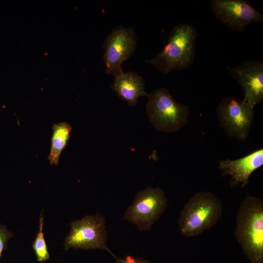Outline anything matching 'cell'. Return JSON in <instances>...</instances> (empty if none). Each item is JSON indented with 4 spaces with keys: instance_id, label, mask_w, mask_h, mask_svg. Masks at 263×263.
I'll use <instances>...</instances> for the list:
<instances>
[{
    "instance_id": "obj_1",
    "label": "cell",
    "mask_w": 263,
    "mask_h": 263,
    "mask_svg": "<svg viewBox=\"0 0 263 263\" xmlns=\"http://www.w3.org/2000/svg\"><path fill=\"white\" fill-rule=\"evenodd\" d=\"M235 236L251 263H263V201L247 195L239 207Z\"/></svg>"
},
{
    "instance_id": "obj_2",
    "label": "cell",
    "mask_w": 263,
    "mask_h": 263,
    "mask_svg": "<svg viewBox=\"0 0 263 263\" xmlns=\"http://www.w3.org/2000/svg\"><path fill=\"white\" fill-rule=\"evenodd\" d=\"M197 36L192 25L182 23L175 26L163 49L147 62L165 75L188 69L194 60Z\"/></svg>"
},
{
    "instance_id": "obj_3",
    "label": "cell",
    "mask_w": 263,
    "mask_h": 263,
    "mask_svg": "<svg viewBox=\"0 0 263 263\" xmlns=\"http://www.w3.org/2000/svg\"><path fill=\"white\" fill-rule=\"evenodd\" d=\"M221 201L209 191L195 193L184 205L178 220L181 234L197 236L215 225L221 216Z\"/></svg>"
},
{
    "instance_id": "obj_4",
    "label": "cell",
    "mask_w": 263,
    "mask_h": 263,
    "mask_svg": "<svg viewBox=\"0 0 263 263\" xmlns=\"http://www.w3.org/2000/svg\"><path fill=\"white\" fill-rule=\"evenodd\" d=\"M148 97L147 116L158 131L175 132L187 123L189 114L188 106L177 102L167 89L158 88L148 94Z\"/></svg>"
},
{
    "instance_id": "obj_5",
    "label": "cell",
    "mask_w": 263,
    "mask_h": 263,
    "mask_svg": "<svg viewBox=\"0 0 263 263\" xmlns=\"http://www.w3.org/2000/svg\"><path fill=\"white\" fill-rule=\"evenodd\" d=\"M167 206L168 200L163 190L149 186L136 194L122 220L133 223L140 231H147L164 213Z\"/></svg>"
},
{
    "instance_id": "obj_6",
    "label": "cell",
    "mask_w": 263,
    "mask_h": 263,
    "mask_svg": "<svg viewBox=\"0 0 263 263\" xmlns=\"http://www.w3.org/2000/svg\"><path fill=\"white\" fill-rule=\"evenodd\" d=\"M71 229L64 242L65 249H102L109 252L106 245L105 221L101 216L87 215L70 224Z\"/></svg>"
},
{
    "instance_id": "obj_7",
    "label": "cell",
    "mask_w": 263,
    "mask_h": 263,
    "mask_svg": "<svg viewBox=\"0 0 263 263\" xmlns=\"http://www.w3.org/2000/svg\"><path fill=\"white\" fill-rule=\"evenodd\" d=\"M137 38L134 29L119 25L106 37L103 43L105 73L114 77L123 72L122 64L135 50Z\"/></svg>"
},
{
    "instance_id": "obj_8",
    "label": "cell",
    "mask_w": 263,
    "mask_h": 263,
    "mask_svg": "<svg viewBox=\"0 0 263 263\" xmlns=\"http://www.w3.org/2000/svg\"><path fill=\"white\" fill-rule=\"evenodd\" d=\"M253 109L243 100L234 96L224 98L217 108L221 127L229 136L245 141L254 119Z\"/></svg>"
},
{
    "instance_id": "obj_9",
    "label": "cell",
    "mask_w": 263,
    "mask_h": 263,
    "mask_svg": "<svg viewBox=\"0 0 263 263\" xmlns=\"http://www.w3.org/2000/svg\"><path fill=\"white\" fill-rule=\"evenodd\" d=\"M212 13L225 26L242 31L249 24L263 21V15L246 0H213Z\"/></svg>"
},
{
    "instance_id": "obj_10",
    "label": "cell",
    "mask_w": 263,
    "mask_h": 263,
    "mask_svg": "<svg viewBox=\"0 0 263 263\" xmlns=\"http://www.w3.org/2000/svg\"><path fill=\"white\" fill-rule=\"evenodd\" d=\"M244 92L242 99L253 108L263 100V61L245 60L230 72Z\"/></svg>"
},
{
    "instance_id": "obj_11",
    "label": "cell",
    "mask_w": 263,
    "mask_h": 263,
    "mask_svg": "<svg viewBox=\"0 0 263 263\" xmlns=\"http://www.w3.org/2000/svg\"><path fill=\"white\" fill-rule=\"evenodd\" d=\"M263 165V149L261 148L238 159L222 160L218 168L222 171V176H231V187L240 184L244 187L247 185L252 173Z\"/></svg>"
},
{
    "instance_id": "obj_12",
    "label": "cell",
    "mask_w": 263,
    "mask_h": 263,
    "mask_svg": "<svg viewBox=\"0 0 263 263\" xmlns=\"http://www.w3.org/2000/svg\"><path fill=\"white\" fill-rule=\"evenodd\" d=\"M111 89L131 106H135L138 98L147 96L144 79L136 72H123L114 77Z\"/></svg>"
},
{
    "instance_id": "obj_13",
    "label": "cell",
    "mask_w": 263,
    "mask_h": 263,
    "mask_svg": "<svg viewBox=\"0 0 263 263\" xmlns=\"http://www.w3.org/2000/svg\"><path fill=\"white\" fill-rule=\"evenodd\" d=\"M52 129L51 147L48 160L51 165H57L61 152L69 139L72 127L66 122H60L55 124Z\"/></svg>"
},
{
    "instance_id": "obj_14",
    "label": "cell",
    "mask_w": 263,
    "mask_h": 263,
    "mask_svg": "<svg viewBox=\"0 0 263 263\" xmlns=\"http://www.w3.org/2000/svg\"><path fill=\"white\" fill-rule=\"evenodd\" d=\"M44 225L42 213L40 214L39 229L32 244V247L38 262H42L48 260L50 255L43 233Z\"/></svg>"
},
{
    "instance_id": "obj_15",
    "label": "cell",
    "mask_w": 263,
    "mask_h": 263,
    "mask_svg": "<svg viewBox=\"0 0 263 263\" xmlns=\"http://www.w3.org/2000/svg\"><path fill=\"white\" fill-rule=\"evenodd\" d=\"M12 236L13 233L0 223V259L3 251L6 249L8 241Z\"/></svg>"
},
{
    "instance_id": "obj_16",
    "label": "cell",
    "mask_w": 263,
    "mask_h": 263,
    "mask_svg": "<svg viewBox=\"0 0 263 263\" xmlns=\"http://www.w3.org/2000/svg\"><path fill=\"white\" fill-rule=\"evenodd\" d=\"M115 258V261L114 263H152L148 260L133 257L129 255L124 258H118L116 257Z\"/></svg>"
}]
</instances>
